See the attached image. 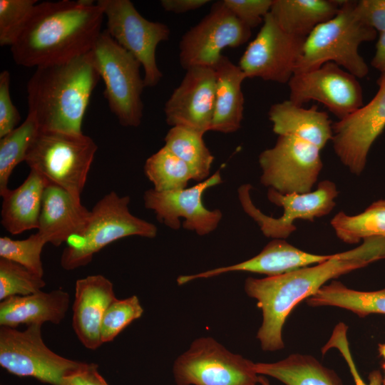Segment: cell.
Here are the masks:
<instances>
[{
	"mask_svg": "<svg viewBox=\"0 0 385 385\" xmlns=\"http://www.w3.org/2000/svg\"><path fill=\"white\" fill-rule=\"evenodd\" d=\"M90 210L63 188L47 183L43 195L38 232L46 241L59 246L86 227Z\"/></svg>",
	"mask_w": 385,
	"mask_h": 385,
	"instance_id": "obj_21",
	"label": "cell"
},
{
	"mask_svg": "<svg viewBox=\"0 0 385 385\" xmlns=\"http://www.w3.org/2000/svg\"><path fill=\"white\" fill-rule=\"evenodd\" d=\"M321 149L294 135H278L259 155L260 183L282 194L309 192L322 169Z\"/></svg>",
	"mask_w": 385,
	"mask_h": 385,
	"instance_id": "obj_11",
	"label": "cell"
},
{
	"mask_svg": "<svg viewBox=\"0 0 385 385\" xmlns=\"http://www.w3.org/2000/svg\"><path fill=\"white\" fill-rule=\"evenodd\" d=\"M341 1L273 0L270 13L285 32L306 38L318 25L333 18Z\"/></svg>",
	"mask_w": 385,
	"mask_h": 385,
	"instance_id": "obj_26",
	"label": "cell"
},
{
	"mask_svg": "<svg viewBox=\"0 0 385 385\" xmlns=\"http://www.w3.org/2000/svg\"><path fill=\"white\" fill-rule=\"evenodd\" d=\"M104 14L92 0L37 3L11 46L14 62L41 67L88 53L101 35Z\"/></svg>",
	"mask_w": 385,
	"mask_h": 385,
	"instance_id": "obj_2",
	"label": "cell"
},
{
	"mask_svg": "<svg viewBox=\"0 0 385 385\" xmlns=\"http://www.w3.org/2000/svg\"><path fill=\"white\" fill-rule=\"evenodd\" d=\"M143 311L136 295L116 299L106 309L101 322L102 344L112 342L132 322L140 318Z\"/></svg>",
	"mask_w": 385,
	"mask_h": 385,
	"instance_id": "obj_35",
	"label": "cell"
},
{
	"mask_svg": "<svg viewBox=\"0 0 385 385\" xmlns=\"http://www.w3.org/2000/svg\"><path fill=\"white\" fill-rule=\"evenodd\" d=\"M354 1H341L337 14L318 25L305 38L295 73L305 72L334 62L356 78L369 67L359 53L363 42L374 41L376 31L362 23L354 11Z\"/></svg>",
	"mask_w": 385,
	"mask_h": 385,
	"instance_id": "obj_4",
	"label": "cell"
},
{
	"mask_svg": "<svg viewBox=\"0 0 385 385\" xmlns=\"http://www.w3.org/2000/svg\"><path fill=\"white\" fill-rule=\"evenodd\" d=\"M98 369L96 364L83 362L78 369L65 375L60 385H109Z\"/></svg>",
	"mask_w": 385,
	"mask_h": 385,
	"instance_id": "obj_41",
	"label": "cell"
},
{
	"mask_svg": "<svg viewBox=\"0 0 385 385\" xmlns=\"http://www.w3.org/2000/svg\"><path fill=\"white\" fill-rule=\"evenodd\" d=\"M272 130L278 135H294L324 148L332 140V123L325 111L316 105L309 108L289 99L271 106L268 112Z\"/></svg>",
	"mask_w": 385,
	"mask_h": 385,
	"instance_id": "obj_24",
	"label": "cell"
},
{
	"mask_svg": "<svg viewBox=\"0 0 385 385\" xmlns=\"http://www.w3.org/2000/svg\"><path fill=\"white\" fill-rule=\"evenodd\" d=\"M41 327L31 324L21 331L1 326L0 366L18 376L60 385L65 375L83 362L63 357L50 349L43 340Z\"/></svg>",
	"mask_w": 385,
	"mask_h": 385,
	"instance_id": "obj_9",
	"label": "cell"
},
{
	"mask_svg": "<svg viewBox=\"0 0 385 385\" xmlns=\"http://www.w3.org/2000/svg\"><path fill=\"white\" fill-rule=\"evenodd\" d=\"M70 304L68 293L62 289L49 292L42 290L9 297L0 302V325L16 327L19 324H60Z\"/></svg>",
	"mask_w": 385,
	"mask_h": 385,
	"instance_id": "obj_22",
	"label": "cell"
},
{
	"mask_svg": "<svg viewBox=\"0 0 385 385\" xmlns=\"http://www.w3.org/2000/svg\"><path fill=\"white\" fill-rule=\"evenodd\" d=\"M36 0H0V45L11 46L22 31Z\"/></svg>",
	"mask_w": 385,
	"mask_h": 385,
	"instance_id": "obj_36",
	"label": "cell"
},
{
	"mask_svg": "<svg viewBox=\"0 0 385 385\" xmlns=\"http://www.w3.org/2000/svg\"><path fill=\"white\" fill-rule=\"evenodd\" d=\"M91 61L105 84L104 96L111 111L125 127H138L142 122V93L145 87L140 62L102 31L89 52Z\"/></svg>",
	"mask_w": 385,
	"mask_h": 385,
	"instance_id": "obj_7",
	"label": "cell"
},
{
	"mask_svg": "<svg viewBox=\"0 0 385 385\" xmlns=\"http://www.w3.org/2000/svg\"><path fill=\"white\" fill-rule=\"evenodd\" d=\"M371 64L381 73H385V31L380 32Z\"/></svg>",
	"mask_w": 385,
	"mask_h": 385,
	"instance_id": "obj_43",
	"label": "cell"
},
{
	"mask_svg": "<svg viewBox=\"0 0 385 385\" xmlns=\"http://www.w3.org/2000/svg\"><path fill=\"white\" fill-rule=\"evenodd\" d=\"M97 149L95 141L83 133L40 130L24 162L81 200Z\"/></svg>",
	"mask_w": 385,
	"mask_h": 385,
	"instance_id": "obj_6",
	"label": "cell"
},
{
	"mask_svg": "<svg viewBox=\"0 0 385 385\" xmlns=\"http://www.w3.org/2000/svg\"><path fill=\"white\" fill-rule=\"evenodd\" d=\"M186 71L164 106L168 125L189 128L203 133L212 123L216 77L210 67L195 66Z\"/></svg>",
	"mask_w": 385,
	"mask_h": 385,
	"instance_id": "obj_18",
	"label": "cell"
},
{
	"mask_svg": "<svg viewBox=\"0 0 385 385\" xmlns=\"http://www.w3.org/2000/svg\"><path fill=\"white\" fill-rule=\"evenodd\" d=\"M46 286L43 277L15 262L0 257V300L27 295Z\"/></svg>",
	"mask_w": 385,
	"mask_h": 385,
	"instance_id": "obj_33",
	"label": "cell"
},
{
	"mask_svg": "<svg viewBox=\"0 0 385 385\" xmlns=\"http://www.w3.org/2000/svg\"><path fill=\"white\" fill-rule=\"evenodd\" d=\"M215 73V108L210 130L231 133L238 130L244 114L242 83L247 78L240 67L222 55Z\"/></svg>",
	"mask_w": 385,
	"mask_h": 385,
	"instance_id": "obj_23",
	"label": "cell"
},
{
	"mask_svg": "<svg viewBox=\"0 0 385 385\" xmlns=\"http://www.w3.org/2000/svg\"><path fill=\"white\" fill-rule=\"evenodd\" d=\"M305 38L285 32L268 13L238 66L247 78L288 83L295 73Z\"/></svg>",
	"mask_w": 385,
	"mask_h": 385,
	"instance_id": "obj_14",
	"label": "cell"
},
{
	"mask_svg": "<svg viewBox=\"0 0 385 385\" xmlns=\"http://www.w3.org/2000/svg\"><path fill=\"white\" fill-rule=\"evenodd\" d=\"M204 134L189 128L173 126L164 138V146L188 165L194 180L198 183L209 178L214 160L205 143Z\"/></svg>",
	"mask_w": 385,
	"mask_h": 385,
	"instance_id": "obj_29",
	"label": "cell"
},
{
	"mask_svg": "<svg viewBox=\"0 0 385 385\" xmlns=\"http://www.w3.org/2000/svg\"><path fill=\"white\" fill-rule=\"evenodd\" d=\"M306 302L314 307L332 306L345 309L360 317L371 314H385V288L371 292L358 291L333 280Z\"/></svg>",
	"mask_w": 385,
	"mask_h": 385,
	"instance_id": "obj_28",
	"label": "cell"
},
{
	"mask_svg": "<svg viewBox=\"0 0 385 385\" xmlns=\"http://www.w3.org/2000/svg\"><path fill=\"white\" fill-rule=\"evenodd\" d=\"M47 180L30 170L25 180L2 197L1 223L11 235L38 229L43 195Z\"/></svg>",
	"mask_w": 385,
	"mask_h": 385,
	"instance_id": "obj_25",
	"label": "cell"
},
{
	"mask_svg": "<svg viewBox=\"0 0 385 385\" xmlns=\"http://www.w3.org/2000/svg\"><path fill=\"white\" fill-rule=\"evenodd\" d=\"M251 189V185L244 184L237 190L242 210L257 223L265 237L283 240L297 230L294 223L296 220L314 222L316 218L329 214L339 195L336 184L328 180L321 181L315 190L307 193L282 194L269 188L268 200L283 209L281 216L274 217L265 215L254 205Z\"/></svg>",
	"mask_w": 385,
	"mask_h": 385,
	"instance_id": "obj_10",
	"label": "cell"
},
{
	"mask_svg": "<svg viewBox=\"0 0 385 385\" xmlns=\"http://www.w3.org/2000/svg\"><path fill=\"white\" fill-rule=\"evenodd\" d=\"M46 243L38 232L30 235L25 240H12L8 237H1L0 257L20 264L36 274L43 277L41 255Z\"/></svg>",
	"mask_w": 385,
	"mask_h": 385,
	"instance_id": "obj_34",
	"label": "cell"
},
{
	"mask_svg": "<svg viewBox=\"0 0 385 385\" xmlns=\"http://www.w3.org/2000/svg\"><path fill=\"white\" fill-rule=\"evenodd\" d=\"M235 16L250 29L262 24L273 0H222Z\"/></svg>",
	"mask_w": 385,
	"mask_h": 385,
	"instance_id": "obj_38",
	"label": "cell"
},
{
	"mask_svg": "<svg viewBox=\"0 0 385 385\" xmlns=\"http://www.w3.org/2000/svg\"><path fill=\"white\" fill-rule=\"evenodd\" d=\"M332 255H316L304 252L283 239H273L255 257L230 266L217 267L205 272L177 278L178 285L198 279H206L231 272H248L274 277L319 264Z\"/></svg>",
	"mask_w": 385,
	"mask_h": 385,
	"instance_id": "obj_19",
	"label": "cell"
},
{
	"mask_svg": "<svg viewBox=\"0 0 385 385\" xmlns=\"http://www.w3.org/2000/svg\"><path fill=\"white\" fill-rule=\"evenodd\" d=\"M382 367L384 370V377L383 378V385H385V361L384 362Z\"/></svg>",
	"mask_w": 385,
	"mask_h": 385,
	"instance_id": "obj_45",
	"label": "cell"
},
{
	"mask_svg": "<svg viewBox=\"0 0 385 385\" xmlns=\"http://www.w3.org/2000/svg\"><path fill=\"white\" fill-rule=\"evenodd\" d=\"M347 326L340 322L337 324L332 332V334L322 347V352L325 354L329 349L336 348L341 353V355L346 361L351 374L354 379L355 385H383V377L379 370L372 371L368 377L369 382L366 383L359 374L357 368L352 358L349 342L347 339Z\"/></svg>",
	"mask_w": 385,
	"mask_h": 385,
	"instance_id": "obj_37",
	"label": "cell"
},
{
	"mask_svg": "<svg viewBox=\"0 0 385 385\" xmlns=\"http://www.w3.org/2000/svg\"><path fill=\"white\" fill-rule=\"evenodd\" d=\"M255 363L211 337L195 339L173 366L176 385H256Z\"/></svg>",
	"mask_w": 385,
	"mask_h": 385,
	"instance_id": "obj_8",
	"label": "cell"
},
{
	"mask_svg": "<svg viewBox=\"0 0 385 385\" xmlns=\"http://www.w3.org/2000/svg\"><path fill=\"white\" fill-rule=\"evenodd\" d=\"M97 4L107 19V31L143 66L145 87L156 86L163 77L156 62V48L169 39L168 26L145 19L130 0H99Z\"/></svg>",
	"mask_w": 385,
	"mask_h": 385,
	"instance_id": "obj_12",
	"label": "cell"
},
{
	"mask_svg": "<svg viewBox=\"0 0 385 385\" xmlns=\"http://www.w3.org/2000/svg\"><path fill=\"white\" fill-rule=\"evenodd\" d=\"M209 2V0H162L160 5L166 11L183 14L198 9Z\"/></svg>",
	"mask_w": 385,
	"mask_h": 385,
	"instance_id": "obj_42",
	"label": "cell"
},
{
	"mask_svg": "<svg viewBox=\"0 0 385 385\" xmlns=\"http://www.w3.org/2000/svg\"><path fill=\"white\" fill-rule=\"evenodd\" d=\"M10 73L2 71L0 73V138L15 129L21 115L13 104L10 94Z\"/></svg>",
	"mask_w": 385,
	"mask_h": 385,
	"instance_id": "obj_39",
	"label": "cell"
},
{
	"mask_svg": "<svg viewBox=\"0 0 385 385\" xmlns=\"http://www.w3.org/2000/svg\"><path fill=\"white\" fill-rule=\"evenodd\" d=\"M251 34V29L240 21L222 0L216 1L209 13L182 36L180 64L185 70L195 66L213 68L222 56L223 49L240 46Z\"/></svg>",
	"mask_w": 385,
	"mask_h": 385,
	"instance_id": "obj_13",
	"label": "cell"
},
{
	"mask_svg": "<svg viewBox=\"0 0 385 385\" xmlns=\"http://www.w3.org/2000/svg\"><path fill=\"white\" fill-rule=\"evenodd\" d=\"M259 375L272 376L285 385H343L332 369L310 355L292 354L273 363H255Z\"/></svg>",
	"mask_w": 385,
	"mask_h": 385,
	"instance_id": "obj_27",
	"label": "cell"
},
{
	"mask_svg": "<svg viewBox=\"0 0 385 385\" xmlns=\"http://www.w3.org/2000/svg\"><path fill=\"white\" fill-rule=\"evenodd\" d=\"M144 172L158 192L185 188L194 180L188 165L165 146L146 160Z\"/></svg>",
	"mask_w": 385,
	"mask_h": 385,
	"instance_id": "obj_32",
	"label": "cell"
},
{
	"mask_svg": "<svg viewBox=\"0 0 385 385\" xmlns=\"http://www.w3.org/2000/svg\"><path fill=\"white\" fill-rule=\"evenodd\" d=\"M259 384L261 385H271L268 379L262 375L259 376Z\"/></svg>",
	"mask_w": 385,
	"mask_h": 385,
	"instance_id": "obj_44",
	"label": "cell"
},
{
	"mask_svg": "<svg viewBox=\"0 0 385 385\" xmlns=\"http://www.w3.org/2000/svg\"><path fill=\"white\" fill-rule=\"evenodd\" d=\"M40 128L33 114L12 131L0 138V195L9 190V178L18 164L25 160L26 154Z\"/></svg>",
	"mask_w": 385,
	"mask_h": 385,
	"instance_id": "obj_31",
	"label": "cell"
},
{
	"mask_svg": "<svg viewBox=\"0 0 385 385\" xmlns=\"http://www.w3.org/2000/svg\"><path fill=\"white\" fill-rule=\"evenodd\" d=\"M222 183L218 170L207 180L191 188L158 192L153 188L144 192L145 208L155 214L158 220L173 230L180 227V217L184 219L183 227L203 236L217 229L222 218L219 209L209 210L202 202L205 190Z\"/></svg>",
	"mask_w": 385,
	"mask_h": 385,
	"instance_id": "obj_16",
	"label": "cell"
},
{
	"mask_svg": "<svg viewBox=\"0 0 385 385\" xmlns=\"http://www.w3.org/2000/svg\"><path fill=\"white\" fill-rule=\"evenodd\" d=\"M116 299L113 283L102 274L89 275L76 282L72 327L86 348L95 350L101 346V322Z\"/></svg>",
	"mask_w": 385,
	"mask_h": 385,
	"instance_id": "obj_20",
	"label": "cell"
},
{
	"mask_svg": "<svg viewBox=\"0 0 385 385\" xmlns=\"http://www.w3.org/2000/svg\"><path fill=\"white\" fill-rule=\"evenodd\" d=\"M100 78L89 53L38 67L26 85L29 113L41 130L83 133L85 113Z\"/></svg>",
	"mask_w": 385,
	"mask_h": 385,
	"instance_id": "obj_3",
	"label": "cell"
},
{
	"mask_svg": "<svg viewBox=\"0 0 385 385\" xmlns=\"http://www.w3.org/2000/svg\"><path fill=\"white\" fill-rule=\"evenodd\" d=\"M337 237L356 244L371 237H385V199L379 200L357 215L339 212L330 221Z\"/></svg>",
	"mask_w": 385,
	"mask_h": 385,
	"instance_id": "obj_30",
	"label": "cell"
},
{
	"mask_svg": "<svg viewBox=\"0 0 385 385\" xmlns=\"http://www.w3.org/2000/svg\"><path fill=\"white\" fill-rule=\"evenodd\" d=\"M356 78L335 63L327 62L293 75L287 83L289 100L299 106L317 101L342 120L364 106L362 88Z\"/></svg>",
	"mask_w": 385,
	"mask_h": 385,
	"instance_id": "obj_15",
	"label": "cell"
},
{
	"mask_svg": "<svg viewBox=\"0 0 385 385\" xmlns=\"http://www.w3.org/2000/svg\"><path fill=\"white\" fill-rule=\"evenodd\" d=\"M385 258V237H371L348 251L333 254L321 263L274 277L245 281L246 294L257 300L262 322L257 333L261 348L274 351L284 347V324L293 309L313 296L329 280Z\"/></svg>",
	"mask_w": 385,
	"mask_h": 385,
	"instance_id": "obj_1",
	"label": "cell"
},
{
	"mask_svg": "<svg viewBox=\"0 0 385 385\" xmlns=\"http://www.w3.org/2000/svg\"><path fill=\"white\" fill-rule=\"evenodd\" d=\"M130 200L129 196L111 191L95 204L83 231L66 242L60 260L64 270L87 265L96 253L118 240L129 236L156 237L155 225L130 212Z\"/></svg>",
	"mask_w": 385,
	"mask_h": 385,
	"instance_id": "obj_5",
	"label": "cell"
},
{
	"mask_svg": "<svg viewBox=\"0 0 385 385\" xmlns=\"http://www.w3.org/2000/svg\"><path fill=\"white\" fill-rule=\"evenodd\" d=\"M377 84L378 91L367 104L332 124L334 153L356 175L364 171L369 150L385 128V73Z\"/></svg>",
	"mask_w": 385,
	"mask_h": 385,
	"instance_id": "obj_17",
	"label": "cell"
},
{
	"mask_svg": "<svg viewBox=\"0 0 385 385\" xmlns=\"http://www.w3.org/2000/svg\"><path fill=\"white\" fill-rule=\"evenodd\" d=\"M354 11L356 17L376 31H385V0L354 1Z\"/></svg>",
	"mask_w": 385,
	"mask_h": 385,
	"instance_id": "obj_40",
	"label": "cell"
}]
</instances>
